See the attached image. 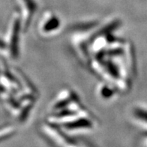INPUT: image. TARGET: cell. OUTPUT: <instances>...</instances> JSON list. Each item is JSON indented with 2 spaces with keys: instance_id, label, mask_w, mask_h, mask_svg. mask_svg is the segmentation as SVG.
Here are the masks:
<instances>
[{
  "instance_id": "obj_4",
  "label": "cell",
  "mask_w": 147,
  "mask_h": 147,
  "mask_svg": "<svg viewBox=\"0 0 147 147\" xmlns=\"http://www.w3.org/2000/svg\"><path fill=\"white\" fill-rule=\"evenodd\" d=\"M135 115L140 119L143 120L144 122H147V111L142 110V109H137L135 110Z\"/></svg>"
},
{
  "instance_id": "obj_2",
  "label": "cell",
  "mask_w": 147,
  "mask_h": 147,
  "mask_svg": "<svg viewBox=\"0 0 147 147\" xmlns=\"http://www.w3.org/2000/svg\"><path fill=\"white\" fill-rule=\"evenodd\" d=\"M67 128L70 130L76 129V128H89L91 127L92 124L90 121L86 119H80L74 120L71 122H68L65 125Z\"/></svg>"
},
{
  "instance_id": "obj_5",
  "label": "cell",
  "mask_w": 147,
  "mask_h": 147,
  "mask_svg": "<svg viewBox=\"0 0 147 147\" xmlns=\"http://www.w3.org/2000/svg\"><path fill=\"white\" fill-rule=\"evenodd\" d=\"M9 134H11L10 128H3L2 130H0V139H2L4 137H7Z\"/></svg>"
},
{
  "instance_id": "obj_3",
  "label": "cell",
  "mask_w": 147,
  "mask_h": 147,
  "mask_svg": "<svg viewBox=\"0 0 147 147\" xmlns=\"http://www.w3.org/2000/svg\"><path fill=\"white\" fill-rule=\"evenodd\" d=\"M59 25V21L58 18H52L48 20L47 23H46L45 26H44V30L45 32H50L53 31L56 29V28H58Z\"/></svg>"
},
{
  "instance_id": "obj_1",
  "label": "cell",
  "mask_w": 147,
  "mask_h": 147,
  "mask_svg": "<svg viewBox=\"0 0 147 147\" xmlns=\"http://www.w3.org/2000/svg\"><path fill=\"white\" fill-rule=\"evenodd\" d=\"M19 22L18 20H15L14 24L12 35L11 37V43H10V52L11 53L12 56L16 57L18 55V31H19Z\"/></svg>"
}]
</instances>
